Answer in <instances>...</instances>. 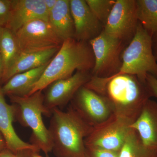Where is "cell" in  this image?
Listing matches in <instances>:
<instances>
[{
	"instance_id": "1",
	"label": "cell",
	"mask_w": 157,
	"mask_h": 157,
	"mask_svg": "<svg viewBox=\"0 0 157 157\" xmlns=\"http://www.w3.org/2000/svg\"><path fill=\"white\" fill-rule=\"evenodd\" d=\"M84 86L106 98L114 115L132 124L152 97L146 82L131 74H116L107 78L92 76Z\"/></svg>"
},
{
	"instance_id": "2",
	"label": "cell",
	"mask_w": 157,
	"mask_h": 157,
	"mask_svg": "<svg viewBox=\"0 0 157 157\" xmlns=\"http://www.w3.org/2000/svg\"><path fill=\"white\" fill-rule=\"evenodd\" d=\"M48 129L52 151L59 157H86L84 140L94 128L72 106L66 111L58 108L52 109Z\"/></svg>"
},
{
	"instance_id": "3",
	"label": "cell",
	"mask_w": 157,
	"mask_h": 157,
	"mask_svg": "<svg viewBox=\"0 0 157 157\" xmlns=\"http://www.w3.org/2000/svg\"><path fill=\"white\" fill-rule=\"evenodd\" d=\"M94 64V56L89 42L74 38L65 40L29 95L42 91L54 82L70 77L75 71L91 73Z\"/></svg>"
},
{
	"instance_id": "4",
	"label": "cell",
	"mask_w": 157,
	"mask_h": 157,
	"mask_svg": "<svg viewBox=\"0 0 157 157\" xmlns=\"http://www.w3.org/2000/svg\"><path fill=\"white\" fill-rule=\"evenodd\" d=\"M9 96L11 102L15 104L20 122L32 130L31 144L48 156L52 151V142L49 130L43 122L42 116H51L52 113L45 108L42 91L26 97Z\"/></svg>"
},
{
	"instance_id": "5",
	"label": "cell",
	"mask_w": 157,
	"mask_h": 157,
	"mask_svg": "<svg viewBox=\"0 0 157 157\" xmlns=\"http://www.w3.org/2000/svg\"><path fill=\"white\" fill-rule=\"evenodd\" d=\"M151 38L139 22L134 38L123 52L121 67L116 74L135 75L144 82H146L147 74L157 79V62L153 53Z\"/></svg>"
},
{
	"instance_id": "6",
	"label": "cell",
	"mask_w": 157,
	"mask_h": 157,
	"mask_svg": "<svg viewBox=\"0 0 157 157\" xmlns=\"http://www.w3.org/2000/svg\"><path fill=\"white\" fill-rule=\"evenodd\" d=\"M95 58L92 76L107 78L117 74L121 67L122 54L127 45L106 33L89 41Z\"/></svg>"
},
{
	"instance_id": "7",
	"label": "cell",
	"mask_w": 157,
	"mask_h": 157,
	"mask_svg": "<svg viewBox=\"0 0 157 157\" xmlns=\"http://www.w3.org/2000/svg\"><path fill=\"white\" fill-rule=\"evenodd\" d=\"M132 124L114 114L107 121L94 128L85 139L86 147L119 151L131 131Z\"/></svg>"
},
{
	"instance_id": "8",
	"label": "cell",
	"mask_w": 157,
	"mask_h": 157,
	"mask_svg": "<svg viewBox=\"0 0 157 157\" xmlns=\"http://www.w3.org/2000/svg\"><path fill=\"white\" fill-rule=\"evenodd\" d=\"M71 103L73 109L94 128L107 121L114 115L106 98L84 86L78 90Z\"/></svg>"
},
{
	"instance_id": "9",
	"label": "cell",
	"mask_w": 157,
	"mask_h": 157,
	"mask_svg": "<svg viewBox=\"0 0 157 157\" xmlns=\"http://www.w3.org/2000/svg\"><path fill=\"white\" fill-rule=\"evenodd\" d=\"M138 23L136 0H116L104 31L128 45L136 33Z\"/></svg>"
},
{
	"instance_id": "10",
	"label": "cell",
	"mask_w": 157,
	"mask_h": 157,
	"mask_svg": "<svg viewBox=\"0 0 157 157\" xmlns=\"http://www.w3.org/2000/svg\"><path fill=\"white\" fill-rule=\"evenodd\" d=\"M15 34L21 52L60 47L63 42L49 21L44 20L28 23Z\"/></svg>"
},
{
	"instance_id": "11",
	"label": "cell",
	"mask_w": 157,
	"mask_h": 157,
	"mask_svg": "<svg viewBox=\"0 0 157 157\" xmlns=\"http://www.w3.org/2000/svg\"><path fill=\"white\" fill-rule=\"evenodd\" d=\"M91 77V72L76 71L69 78L54 82L47 87L45 94H44L46 109L52 113V109L67 104Z\"/></svg>"
},
{
	"instance_id": "12",
	"label": "cell",
	"mask_w": 157,
	"mask_h": 157,
	"mask_svg": "<svg viewBox=\"0 0 157 157\" xmlns=\"http://www.w3.org/2000/svg\"><path fill=\"white\" fill-rule=\"evenodd\" d=\"M70 7L75 29L74 39L89 42L103 32L104 26L93 14L86 0H70Z\"/></svg>"
},
{
	"instance_id": "13",
	"label": "cell",
	"mask_w": 157,
	"mask_h": 157,
	"mask_svg": "<svg viewBox=\"0 0 157 157\" xmlns=\"http://www.w3.org/2000/svg\"><path fill=\"white\" fill-rule=\"evenodd\" d=\"M38 19L48 21L44 0H12L11 15L6 27L15 33L28 23Z\"/></svg>"
},
{
	"instance_id": "14",
	"label": "cell",
	"mask_w": 157,
	"mask_h": 157,
	"mask_svg": "<svg viewBox=\"0 0 157 157\" xmlns=\"http://www.w3.org/2000/svg\"><path fill=\"white\" fill-rule=\"evenodd\" d=\"M16 114V107L6 102L0 87V133L6 141L7 148L14 152L26 149L40 151L36 147L23 141L17 135L13 125Z\"/></svg>"
},
{
	"instance_id": "15",
	"label": "cell",
	"mask_w": 157,
	"mask_h": 157,
	"mask_svg": "<svg viewBox=\"0 0 157 157\" xmlns=\"http://www.w3.org/2000/svg\"><path fill=\"white\" fill-rule=\"evenodd\" d=\"M130 128L137 132L144 146L157 153V102L149 99Z\"/></svg>"
},
{
	"instance_id": "16",
	"label": "cell",
	"mask_w": 157,
	"mask_h": 157,
	"mask_svg": "<svg viewBox=\"0 0 157 157\" xmlns=\"http://www.w3.org/2000/svg\"><path fill=\"white\" fill-rule=\"evenodd\" d=\"M60 47L21 52L11 68L3 75L2 81L6 82L16 74L36 69L47 63L55 56Z\"/></svg>"
},
{
	"instance_id": "17",
	"label": "cell",
	"mask_w": 157,
	"mask_h": 157,
	"mask_svg": "<svg viewBox=\"0 0 157 157\" xmlns=\"http://www.w3.org/2000/svg\"><path fill=\"white\" fill-rule=\"evenodd\" d=\"M49 62L39 67L12 76L2 87L4 94L20 97L29 95Z\"/></svg>"
},
{
	"instance_id": "18",
	"label": "cell",
	"mask_w": 157,
	"mask_h": 157,
	"mask_svg": "<svg viewBox=\"0 0 157 157\" xmlns=\"http://www.w3.org/2000/svg\"><path fill=\"white\" fill-rule=\"evenodd\" d=\"M48 21L62 42L74 38L75 29L70 10V0H57L48 14Z\"/></svg>"
},
{
	"instance_id": "19",
	"label": "cell",
	"mask_w": 157,
	"mask_h": 157,
	"mask_svg": "<svg viewBox=\"0 0 157 157\" xmlns=\"http://www.w3.org/2000/svg\"><path fill=\"white\" fill-rule=\"evenodd\" d=\"M0 52L4 66L3 76L21 53L15 33L7 27L0 28Z\"/></svg>"
},
{
	"instance_id": "20",
	"label": "cell",
	"mask_w": 157,
	"mask_h": 157,
	"mask_svg": "<svg viewBox=\"0 0 157 157\" xmlns=\"http://www.w3.org/2000/svg\"><path fill=\"white\" fill-rule=\"evenodd\" d=\"M138 21L152 36L157 33V0H136Z\"/></svg>"
},
{
	"instance_id": "21",
	"label": "cell",
	"mask_w": 157,
	"mask_h": 157,
	"mask_svg": "<svg viewBox=\"0 0 157 157\" xmlns=\"http://www.w3.org/2000/svg\"><path fill=\"white\" fill-rule=\"evenodd\" d=\"M118 157H157V153L144 146L137 132L131 128Z\"/></svg>"
},
{
	"instance_id": "22",
	"label": "cell",
	"mask_w": 157,
	"mask_h": 157,
	"mask_svg": "<svg viewBox=\"0 0 157 157\" xmlns=\"http://www.w3.org/2000/svg\"><path fill=\"white\" fill-rule=\"evenodd\" d=\"M116 0H86L94 15L104 26Z\"/></svg>"
},
{
	"instance_id": "23",
	"label": "cell",
	"mask_w": 157,
	"mask_h": 157,
	"mask_svg": "<svg viewBox=\"0 0 157 157\" xmlns=\"http://www.w3.org/2000/svg\"><path fill=\"white\" fill-rule=\"evenodd\" d=\"M12 0H0V28L6 27L11 15Z\"/></svg>"
},
{
	"instance_id": "24",
	"label": "cell",
	"mask_w": 157,
	"mask_h": 157,
	"mask_svg": "<svg viewBox=\"0 0 157 157\" xmlns=\"http://www.w3.org/2000/svg\"><path fill=\"white\" fill-rule=\"evenodd\" d=\"M119 152L86 147V157H118Z\"/></svg>"
},
{
	"instance_id": "25",
	"label": "cell",
	"mask_w": 157,
	"mask_h": 157,
	"mask_svg": "<svg viewBox=\"0 0 157 157\" xmlns=\"http://www.w3.org/2000/svg\"><path fill=\"white\" fill-rule=\"evenodd\" d=\"M34 151H39L34 150L26 149L17 152L11 151L6 148L0 152V157H32Z\"/></svg>"
},
{
	"instance_id": "26",
	"label": "cell",
	"mask_w": 157,
	"mask_h": 157,
	"mask_svg": "<svg viewBox=\"0 0 157 157\" xmlns=\"http://www.w3.org/2000/svg\"><path fill=\"white\" fill-rule=\"evenodd\" d=\"M146 84L151 97L157 99V79L149 74L147 75Z\"/></svg>"
},
{
	"instance_id": "27",
	"label": "cell",
	"mask_w": 157,
	"mask_h": 157,
	"mask_svg": "<svg viewBox=\"0 0 157 157\" xmlns=\"http://www.w3.org/2000/svg\"><path fill=\"white\" fill-rule=\"evenodd\" d=\"M151 41L153 53L157 62V33L152 36Z\"/></svg>"
},
{
	"instance_id": "28",
	"label": "cell",
	"mask_w": 157,
	"mask_h": 157,
	"mask_svg": "<svg viewBox=\"0 0 157 157\" xmlns=\"http://www.w3.org/2000/svg\"><path fill=\"white\" fill-rule=\"evenodd\" d=\"M46 10L49 14L50 11L52 10L55 6L57 0H44Z\"/></svg>"
},
{
	"instance_id": "29",
	"label": "cell",
	"mask_w": 157,
	"mask_h": 157,
	"mask_svg": "<svg viewBox=\"0 0 157 157\" xmlns=\"http://www.w3.org/2000/svg\"><path fill=\"white\" fill-rule=\"evenodd\" d=\"M7 148L6 141L4 137L0 133V152Z\"/></svg>"
},
{
	"instance_id": "30",
	"label": "cell",
	"mask_w": 157,
	"mask_h": 157,
	"mask_svg": "<svg viewBox=\"0 0 157 157\" xmlns=\"http://www.w3.org/2000/svg\"><path fill=\"white\" fill-rule=\"evenodd\" d=\"M4 70V66H3V62L2 54L0 52V79H2Z\"/></svg>"
},
{
	"instance_id": "31",
	"label": "cell",
	"mask_w": 157,
	"mask_h": 157,
	"mask_svg": "<svg viewBox=\"0 0 157 157\" xmlns=\"http://www.w3.org/2000/svg\"><path fill=\"white\" fill-rule=\"evenodd\" d=\"M39 151H34L32 155V157H42L39 154Z\"/></svg>"
}]
</instances>
